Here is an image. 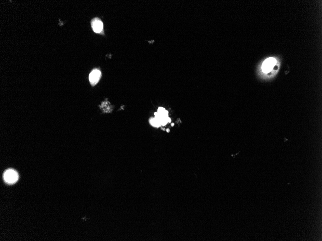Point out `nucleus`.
I'll return each mask as SVG.
<instances>
[{
    "label": "nucleus",
    "instance_id": "obj_1",
    "mask_svg": "<svg viewBox=\"0 0 322 241\" xmlns=\"http://www.w3.org/2000/svg\"><path fill=\"white\" fill-rule=\"evenodd\" d=\"M3 179L6 183L14 184L19 179V174L16 171L13 169H8L4 173Z\"/></svg>",
    "mask_w": 322,
    "mask_h": 241
},
{
    "label": "nucleus",
    "instance_id": "obj_2",
    "mask_svg": "<svg viewBox=\"0 0 322 241\" xmlns=\"http://www.w3.org/2000/svg\"><path fill=\"white\" fill-rule=\"evenodd\" d=\"M276 62V60L273 58H270L265 60L262 65V69L263 72L268 73L273 68Z\"/></svg>",
    "mask_w": 322,
    "mask_h": 241
},
{
    "label": "nucleus",
    "instance_id": "obj_3",
    "mask_svg": "<svg viewBox=\"0 0 322 241\" xmlns=\"http://www.w3.org/2000/svg\"><path fill=\"white\" fill-rule=\"evenodd\" d=\"M101 76V72L97 69H95L91 72L89 76V80L91 84H96L99 82Z\"/></svg>",
    "mask_w": 322,
    "mask_h": 241
},
{
    "label": "nucleus",
    "instance_id": "obj_4",
    "mask_svg": "<svg viewBox=\"0 0 322 241\" xmlns=\"http://www.w3.org/2000/svg\"><path fill=\"white\" fill-rule=\"evenodd\" d=\"M92 27L93 31L95 33H100L101 32L103 28V24L99 19H95L94 20H93Z\"/></svg>",
    "mask_w": 322,
    "mask_h": 241
},
{
    "label": "nucleus",
    "instance_id": "obj_5",
    "mask_svg": "<svg viewBox=\"0 0 322 241\" xmlns=\"http://www.w3.org/2000/svg\"><path fill=\"white\" fill-rule=\"evenodd\" d=\"M150 123L152 126L155 127H159L161 126V122L159 121V120L155 118H151L150 120Z\"/></svg>",
    "mask_w": 322,
    "mask_h": 241
},
{
    "label": "nucleus",
    "instance_id": "obj_6",
    "mask_svg": "<svg viewBox=\"0 0 322 241\" xmlns=\"http://www.w3.org/2000/svg\"><path fill=\"white\" fill-rule=\"evenodd\" d=\"M171 122V118H168V122H169V123H170V122Z\"/></svg>",
    "mask_w": 322,
    "mask_h": 241
},
{
    "label": "nucleus",
    "instance_id": "obj_7",
    "mask_svg": "<svg viewBox=\"0 0 322 241\" xmlns=\"http://www.w3.org/2000/svg\"><path fill=\"white\" fill-rule=\"evenodd\" d=\"M171 126H174V123H172V124H171Z\"/></svg>",
    "mask_w": 322,
    "mask_h": 241
},
{
    "label": "nucleus",
    "instance_id": "obj_8",
    "mask_svg": "<svg viewBox=\"0 0 322 241\" xmlns=\"http://www.w3.org/2000/svg\"><path fill=\"white\" fill-rule=\"evenodd\" d=\"M167 132H169V129H167Z\"/></svg>",
    "mask_w": 322,
    "mask_h": 241
}]
</instances>
